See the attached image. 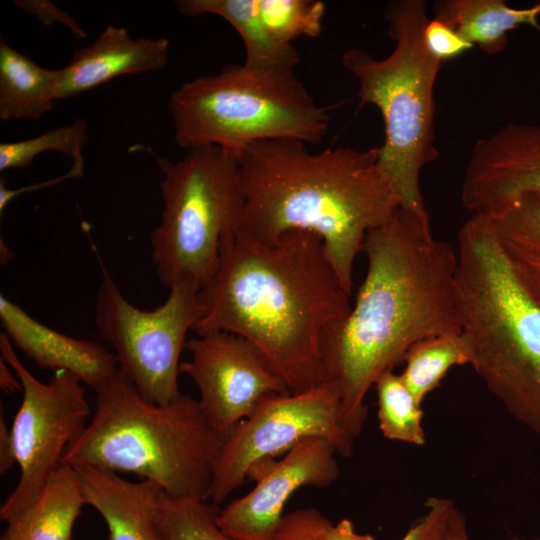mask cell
<instances>
[{
    "instance_id": "1",
    "label": "cell",
    "mask_w": 540,
    "mask_h": 540,
    "mask_svg": "<svg viewBox=\"0 0 540 540\" xmlns=\"http://www.w3.org/2000/svg\"><path fill=\"white\" fill-rule=\"evenodd\" d=\"M367 270L347 315L322 341L327 381L339 391L342 421L356 438L376 380L417 342L461 333L457 253L436 239L429 216L399 207L366 234Z\"/></svg>"
},
{
    "instance_id": "2",
    "label": "cell",
    "mask_w": 540,
    "mask_h": 540,
    "mask_svg": "<svg viewBox=\"0 0 540 540\" xmlns=\"http://www.w3.org/2000/svg\"><path fill=\"white\" fill-rule=\"evenodd\" d=\"M350 296L315 234L291 231L261 242L240 228L221 245L218 269L200 291L192 331H225L254 344L290 393L327 381L326 331L351 308Z\"/></svg>"
},
{
    "instance_id": "3",
    "label": "cell",
    "mask_w": 540,
    "mask_h": 540,
    "mask_svg": "<svg viewBox=\"0 0 540 540\" xmlns=\"http://www.w3.org/2000/svg\"><path fill=\"white\" fill-rule=\"evenodd\" d=\"M238 161L240 229L266 243L291 231L315 234L351 294L353 265L366 234L401 206L379 147L312 152L302 141L273 139L250 145Z\"/></svg>"
},
{
    "instance_id": "4",
    "label": "cell",
    "mask_w": 540,
    "mask_h": 540,
    "mask_svg": "<svg viewBox=\"0 0 540 540\" xmlns=\"http://www.w3.org/2000/svg\"><path fill=\"white\" fill-rule=\"evenodd\" d=\"M456 289L470 365L505 409L540 436V304L482 216L472 215L459 230Z\"/></svg>"
},
{
    "instance_id": "5",
    "label": "cell",
    "mask_w": 540,
    "mask_h": 540,
    "mask_svg": "<svg viewBox=\"0 0 540 540\" xmlns=\"http://www.w3.org/2000/svg\"><path fill=\"white\" fill-rule=\"evenodd\" d=\"M198 399L155 403L119 369L96 392V408L61 464H89L156 482L167 495L207 500L224 441Z\"/></svg>"
},
{
    "instance_id": "6",
    "label": "cell",
    "mask_w": 540,
    "mask_h": 540,
    "mask_svg": "<svg viewBox=\"0 0 540 540\" xmlns=\"http://www.w3.org/2000/svg\"><path fill=\"white\" fill-rule=\"evenodd\" d=\"M388 34L395 42L383 59L360 48L343 52L341 61L358 82L360 106L381 113L384 141L379 161L391 177L404 209L428 215L419 180L422 169L439 157L434 144V87L442 62L427 49L425 0H396L385 9Z\"/></svg>"
},
{
    "instance_id": "7",
    "label": "cell",
    "mask_w": 540,
    "mask_h": 540,
    "mask_svg": "<svg viewBox=\"0 0 540 540\" xmlns=\"http://www.w3.org/2000/svg\"><path fill=\"white\" fill-rule=\"evenodd\" d=\"M168 109L181 148L217 146L238 158L265 140L320 143L331 108L317 104L294 72L227 64L182 84L171 93Z\"/></svg>"
},
{
    "instance_id": "8",
    "label": "cell",
    "mask_w": 540,
    "mask_h": 540,
    "mask_svg": "<svg viewBox=\"0 0 540 540\" xmlns=\"http://www.w3.org/2000/svg\"><path fill=\"white\" fill-rule=\"evenodd\" d=\"M157 163L163 210L150 243L158 279L168 289L184 284L201 291L218 269L224 238L240 228L238 158L220 147L202 146L181 160L157 157Z\"/></svg>"
},
{
    "instance_id": "9",
    "label": "cell",
    "mask_w": 540,
    "mask_h": 540,
    "mask_svg": "<svg viewBox=\"0 0 540 540\" xmlns=\"http://www.w3.org/2000/svg\"><path fill=\"white\" fill-rule=\"evenodd\" d=\"M102 280L95 299V324L113 349L119 369L147 399L165 404L182 393L180 355L186 336L203 313L200 291L178 284L153 310L132 305L100 262Z\"/></svg>"
},
{
    "instance_id": "10",
    "label": "cell",
    "mask_w": 540,
    "mask_h": 540,
    "mask_svg": "<svg viewBox=\"0 0 540 540\" xmlns=\"http://www.w3.org/2000/svg\"><path fill=\"white\" fill-rule=\"evenodd\" d=\"M312 437L328 441L343 457L353 453L355 438L343 424L340 394L331 381L305 392L268 397L236 425L224 438L207 500L219 505L276 455Z\"/></svg>"
},
{
    "instance_id": "11",
    "label": "cell",
    "mask_w": 540,
    "mask_h": 540,
    "mask_svg": "<svg viewBox=\"0 0 540 540\" xmlns=\"http://www.w3.org/2000/svg\"><path fill=\"white\" fill-rule=\"evenodd\" d=\"M1 358L22 383L23 399L11 427L19 480L0 507L7 522L37 496L47 478L61 465L67 448L82 434L91 414L83 383L60 370L42 383L19 360L4 332Z\"/></svg>"
},
{
    "instance_id": "12",
    "label": "cell",
    "mask_w": 540,
    "mask_h": 540,
    "mask_svg": "<svg viewBox=\"0 0 540 540\" xmlns=\"http://www.w3.org/2000/svg\"><path fill=\"white\" fill-rule=\"evenodd\" d=\"M189 361L180 373L192 379L207 419L224 437L268 397L290 393L264 354L247 339L213 331L187 340Z\"/></svg>"
},
{
    "instance_id": "13",
    "label": "cell",
    "mask_w": 540,
    "mask_h": 540,
    "mask_svg": "<svg viewBox=\"0 0 540 540\" xmlns=\"http://www.w3.org/2000/svg\"><path fill=\"white\" fill-rule=\"evenodd\" d=\"M335 448L306 438L257 475L256 485L218 514L220 528L234 540H269L290 497L302 487L325 488L340 473Z\"/></svg>"
},
{
    "instance_id": "14",
    "label": "cell",
    "mask_w": 540,
    "mask_h": 540,
    "mask_svg": "<svg viewBox=\"0 0 540 540\" xmlns=\"http://www.w3.org/2000/svg\"><path fill=\"white\" fill-rule=\"evenodd\" d=\"M530 191H540V124L509 123L475 143L461 190L467 210L491 217Z\"/></svg>"
},
{
    "instance_id": "15",
    "label": "cell",
    "mask_w": 540,
    "mask_h": 540,
    "mask_svg": "<svg viewBox=\"0 0 540 540\" xmlns=\"http://www.w3.org/2000/svg\"><path fill=\"white\" fill-rule=\"evenodd\" d=\"M0 320L12 345L38 367L52 373L69 371L95 392L119 370L116 356L104 346L47 327L4 295H0Z\"/></svg>"
},
{
    "instance_id": "16",
    "label": "cell",
    "mask_w": 540,
    "mask_h": 540,
    "mask_svg": "<svg viewBox=\"0 0 540 540\" xmlns=\"http://www.w3.org/2000/svg\"><path fill=\"white\" fill-rule=\"evenodd\" d=\"M168 54L169 41L164 37L133 38L124 27L108 25L59 69L56 99L74 97L122 75L163 69Z\"/></svg>"
},
{
    "instance_id": "17",
    "label": "cell",
    "mask_w": 540,
    "mask_h": 540,
    "mask_svg": "<svg viewBox=\"0 0 540 540\" xmlns=\"http://www.w3.org/2000/svg\"><path fill=\"white\" fill-rule=\"evenodd\" d=\"M86 505L104 519L109 540H163L160 507L164 490L148 479L129 481L119 473L89 465H73Z\"/></svg>"
},
{
    "instance_id": "18",
    "label": "cell",
    "mask_w": 540,
    "mask_h": 540,
    "mask_svg": "<svg viewBox=\"0 0 540 540\" xmlns=\"http://www.w3.org/2000/svg\"><path fill=\"white\" fill-rule=\"evenodd\" d=\"M84 505L77 471L72 465L61 464L35 499L6 522L0 540H72Z\"/></svg>"
},
{
    "instance_id": "19",
    "label": "cell",
    "mask_w": 540,
    "mask_h": 540,
    "mask_svg": "<svg viewBox=\"0 0 540 540\" xmlns=\"http://www.w3.org/2000/svg\"><path fill=\"white\" fill-rule=\"evenodd\" d=\"M433 11L434 18L491 55L504 51L509 31L522 25L540 30V2L514 8L503 0H440L434 3Z\"/></svg>"
},
{
    "instance_id": "20",
    "label": "cell",
    "mask_w": 540,
    "mask_h": 540,
    "mask_svg": "<svg viewBox=\"0 0 540 540\" xmlns=\"http://www.w3.org/2000/svg\"><path fill=\"white\" fill-rule=\"evenodd\" d=\"M178 11L187 16L217 15L239 33L245 48L244 64L259 70L293 73L300 55L290 44L275 40L263 24L258 0H178Z\"/></svg>"
},
{
    "instance_id": "21",
    "label": "cell",
    "mask_w": 540,
    "mask_h": 540,
    "mask_svg": "<svg viewBox=\"0 0 540 540\" xmlns=\"http://www.w3.org/2000/svg\"><path fill=\"white\" fill-rule=\"evenodd\" d=\"M484 218L516 278L540 304V191L525 192Z\"/></svg>"
},
{
    "instance_id": "22",
    "label": "cell",
    "mask_w": 540,
    "mask_h": 540,
    "mask_svg": "<svg viewBox=\"0 0 540 540\" xmlns=\"http://www.w3.org/2000/svg\"><path fill=\"white\" fill-rule=\"evenodd\" d=\"M59 69L44 68L0 40V119H38L56 99Z\"/></svg>"
},
{
    "instance_id": "23",
    "label": "cell",
    "mask_w": 540,
    "mask_h": 540,
    "mask_svg": "<svg viewBox=\"0 0 540 540\" xmlns=\"http://www.w3.org/2000/svg\"><path fill=\"white\" fill-rule=\"evenodd\" d=\"M404 362L400 376L415 398L423 403L452 367L470 365L471 355L462 333L446 334L415 343Z\"/></svg>"
},
{
    "instance_id": "24",
    "label": "cell",
    "mask_w": 540,
    "mask_h": 540,
    "mask_svg": "<svg viewBox=\"0 0 540 540\" xmlns=\"http://www.w3.org/2000/svg\"><path fill=\"white\" fill-rule=\"evenodd\" d=\"M378 421L383 436L415 446L425 444L423 409L403 382L400 374L388 371L375 382Z\"/></svg>"
},
{
    "instance_id": "25",
    "label": "cell",
    "mask_w": 540,
    "mask_h": 540,
    "mask_svg": "<svg viewBox=\"0 0 540 540\" xmlns=\"http://www.w3.org/2000/svg\"><path fill=\"white\" fill-rule=\"evenodd\" d=\"M218 505L197 497L163 496L160 529L163 540H234L218 524Z\"/></svg>"
},
{
    "instance_id": "26",
    "label": "cell",
    "mask_w": 540,
    "mask_h": 540,
    "mask_svg": "<svg viewBox=\"0 0 540 540\" xmlns=\"http://www.w3.org/2000/svg\"><path fill=\"white\" fill-rule=\"evenodd\" d=\"M88 138V126L83 119L48 130L34 138L0 144V171L28 167L41 153L57 151L75 162H84L82 151Z\"/></svg>"
},
{
    "instance_id": "27",
    "label": "cell",
    "mask_w": 540,
    "mask_h": 540,
    "mask_svg": "<svg viewBox=\"0 0 540 540\" xmlns=\"http://www.w3.org/2000/svg\"><path fill=\"white\" fill-rule=\"evenodd\" d=\"M261 20L271 36L293 45L300 37H318L326 5L319 0H258Z\"/></svg>"
},
{
    "instance_id": "28",
    "label": "cell",
    "mask_w": 540,
    "mask_h": 540,
    "mask_svg": "<svg viewBox=\"0 0 540 540\" xmlns=\"http://www.w3.org/2000/svg\"><path fill=\"white\" fill-rule=\"evenodd\" d=\"M424 506L425 513L409 527L400 540H446L455 503L448 498L429 497Z\"/></svg>"
},
{
    "instance_id": "29",
    "label": "cell",
    "mask_w": 540,
    "mask_h": 540,
    "mask_svg": "<svg viewBox=\"0 0 540 540\" xmlns=\"http://www.w3.org/2000/svg\"><path fill=\"white\" fill-rule=\"evenodd\" d=\"M331 521L319 510L302 508L284 514L269 540H320Z\"/></svg>"
},
{
    "instance_id": "30",
    "label": "cell",
    "mask_w": 540,
    "mask_h": 540,
    "mask_svg": "<svg viewBox=\"0 0 540 540\" xmlns=\"http://www.w3.org/2000/svg\"><path fill=\"white\" fill-rule=\"evenodd\" d=\"M428 51L440 62L454 59L474 46L444 22L429 19L423 30Z\"/></svg>"
},
{
    "instance_id": "31",
    "label": "cell",
    "mask_w": 540,
    "mask_h": 540,
    "mask_svg": "<svg viewBox=\"0 0 540 540\" xmlns=\"http://www.w3.org/2000/svg\"><path fill=\"white\" fill-rule=\"evenodd\" d=\"M16 3L26 11L37 15L43 23L61 22L68 26L75 37L84 38L86 36L85 32L68 14L49 1H16Z\"/></svg>"
},
{
    "instance_id": "32",
    "label": "cell",
    "mask_w": 540,
    "mask_h": 540,
    "mask_svg": "<svg viewBox=\"0 0 540 540\" xmlns=\"http://www.w3.org/2000/svg\"><path fill=\"white\" fill-rule=\"evenodd\" d=\"M84 174V162H76L74 163L73 167L68 171V173H66L65 175H62L58 178H55L53 180H50V181H46L42 184H35V185H30V186H27V187H24V188H21V189H17V190H9L6 185H5V179L1 178V182H0V212L2 213L6 206L9 204V202L14 198L16 197L17 195H19L20 193H24V192H30L32 190H36V189H40L41 187H45V186H49V185H53L55 183H58L66 178H70V179H77V178H80L82 177Z\"/></svg>"
},
{
    "instance_id": "33",
    "label": "cell",
    "mask_w": 540,
    "mask_h": 540,
    "mask_svg": "<svg viewBox=\"0 0 540 540\" xmlns=\"http://www.w3.org/2000/svg\"><path fill=\"white\" fill-rule=\"evenodd\" d=\"M320 540H375V538L370 534L357 532L353 522L344 518L336 524L331 523Z\"/></svg>"
},
{
    "instance_id": "34",
    "label": "cell",
    "mask_w": 540,
    "mask_h": 540,
    "mask_svg": "<svg viewBox=\"0 0 540 540\" xmlns=\"http://www.w3.org/2000/svg\"><path fill=\"white\" fill-rule=\"evenodd\" d=\"M16 463L14 441L3 415L0 416V473H7Z\"/></svg>"
},
{
    "instance_id": "35",
    "label": "cell",
    "mask_w": 540,
    "mask_h": 540,
    "mask_svg": "<svg viewBox=\"0 0 540 540\" xmlns=\"http://www.w3.org/2000/svg\"><path fill=\"white\" fill-rule=\"evenodd\" d=\"M446 540H471L467 530L466 519L463 514L454 508L448 525ZM508 540H524L519 537H511Z\"/></svg>"
},
{
    "instance_id": "36",
    "label": "cell",
    "mask_w": 540,
    "mask_h": 540,
    "mask_svg": "<svg viewBox=\"0 0 540 540\" xmlns=\"http://www.w3.org/2000/svg\"><path fill=\"white\" fill-rule=\"evenodd\" d=\"M0 387L8 394L23 390L22 383L9 364L0 358Z\"/></svg>"
},
{
    "instance_id": "37",
    "label": "cell",
    "mask_w": 540,
    "mask_h": 540,
    "mask_svg": "<svg viewBox=\"0 0 540 540\" xmlns=\"http://www.w3.org/2000/svg\"><path fill=\"white\" fill-rule=\"evenodd\" d=\"M525 540V539H524ZM532 540H540V538L532 539Z\"/></svg>"
}]
</instances>
